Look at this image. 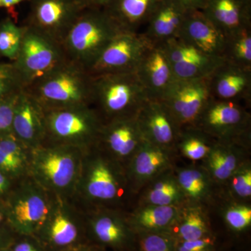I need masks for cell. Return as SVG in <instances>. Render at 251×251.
Wrapping results in <instances>:
<instances>
[{"mask_svg":"<svg viewBox=\"0 0 251 251\" xmlns=\"http://www.w3.org/2000/svg\"><path fill=\"white\" fill-rule=\"evenodd\" d=\"M85 211L87 241L105 251H135L136 234L128 211L98 208Z\"/></svg>","mask_w":251,"mask_h":251,"instance_id":"cell-11","label":"cell"},{"mask_svg":"<svg viewBox=\"0 0 251 251\" xmlns=\"http://www.w3.org/2000/svg\"><path fill=\"white\" fill-rule=\"evenodd\" d=\"M145 140L135 115L104 122L97 145L126 168Z\"/></svg>","mask_w":251,"mask_h":251,"instance_id":"cell-16","label":"cell"},{"mask_svg":"<svg viewBox=\"0 0 251 251\" xmlns=\"http://www.w3.org/2000/svg\"><path fill=\"white\" fill-rule=\"evenodd\" d=\"M176 80L206 78L224 59L203 53L178 38L163 43Z\"/></svg>","mask_w":251,"mask_h":251,"instance_id":"cell-17","label":"cell"},{"mask_svg":"<svg viewBox=\"0 0 251 251\" xmlns=\"http://www.w3.org/2000/svg\"><path fill=\"white\" fill-rule=\"evenodd\" d=\"M16 182L0 172V202H3Z\"/></svg>","mask_w":251,"mask_h":251,"instance_id":"cell-43","label":"cell"},{"mask_svg":"<svg viewBox=\"0 0 251 251\" xmlns=\"http://www.w3.org/2000/svg\"><path fill=\"white\" fill-rule=\"evenodd\" d=\"M19 94L0 99V136L12 133L15 105Z\"/></svg>","mask_w":251,"mask_h":251,"instance_id":"cell-39","label":"cell"},{"mask_svg":"<svg viewBox=\"0 0 251 251\" xmlns=\"http://www.w3.org/2000/svg\"><path fill=\"white\" fill-rule=\"evenodd\" d=\"M25 26L18 25L14 18L6 17L0 21V57L14 62L22 44Z\"/></svg>","mask_w":251,"mask_h":251,"instance_id":"cell-34","label":"cell"},{"mask_svg":"<svg viewBox=\"0 0 251 251\" xmlns=\"http://www.w3.org/2000/svg\"><path fill=\"white\" fill-rule=\"evenodd\" d=\"M168 233L176 242L196 240L213 234L204 205L186 202Z\"/></svg>","mask_w":251,"mask_h":251,"instance_id":"cell-29","label":"cell"},{"mask_svg":"<svg viewBox=\"0 0 251 251\" xmlns=\"http://www.w3.org/2000/svg\"><path fill=\"white\" fill-rule=\"evenodd\" d=\"M29 0H0V8L13 10L15 6Z\"/></svg>","mask_w":251,"mask_h":251,"instance_id":"cell-46","label":"cell"},{"mask_svg":"<svg viewBox=\"0 0 251 251\" xmlns=\"http://www.w3.org/2000/svg\"><path fill=\"white\" fill-rule=\"evenodd\" d=\"M181 206L136 205L133 210L127 213L128 222L135 234L141 232L168 233L179 215Z\"/></svg>","mask_w":251,"mask_h":251,"instance_id":"cell-26","label":"cell"},{"mask_svg":"<svg viewBox=\"0 0 251 251\" xmlns=\"http://www.w3.org/2000/svg\"><path fill=\"white\" fill-rule=\"evenodd\" d=\"M216 140L195 127L181 130L176 145V152L192 161H203Z\"/></svg>","mask_w":251,"mask_h":251,"instance_id":"cell-32","label":"cell"},{"mask_svg":"<svg viewBox=\"0 0 251 251\" xmlns=\"http://www.w3.org/2000/svg\"><path fill=\"white\" fill-rule=\"evenodd\" d=\"M176 153L175 150L144 141L126 166L127 178L135 197L158 175L174 169Z\"/></svg>","mask_w":251,"mask_h":251,"instance_id":"cell-15","label":"cell"},{"mask_svg":"<svg viewBox=\"0 0 251 251\" xmlns=\"http://www.w3.org/2000/svg\"><path fill=\"white\" fill-rule=\"evenodd\" d=\"M9 251H46L34 234H17L9 247Z\"/></svg>","mask_w":251,"mask_h":251,"instance_id":"cell-41","label":"cell"},{"mask_svg":"<svg viewBox=\"0 0 251 251\" xmlns=\"http://www.w3.org/2000/svg\"><path fill=\"white\" fill-rule=\"evenodd\" d=\"M225 185L229 196L238 201H248L251 197V163L249 159L242 163L231 175Z\"/></svg>","mask_w":251,"mask_h":251,"instance_id":"cell-35","label":"cell"},{"mask_svg":"<svg viewBox=\"0 0 251 251\" xmlns=\"http://www.w3.org/2000/svg\"><path fill=\"white\" fill-rule=\"evenodd\" d=\"M188 11L176 0H160L143 34L152 43H164L177 38Z\"/></svg>","mask_w":251,"mask_h":251,"instance_id":"cell-24","label":"cell"},{"mask_svg":"<svg viewBox=\"0 0 251 251\" xmlns=\"http://www.w3.org/2000/svg\"><path fill=\"white\" fill-rule=\"evenodd\" d=\"M134 197L125 166L98 145L84 151L72 198L82 210L109 208L128 211Z\"/></svg>","mask_w":251,"mask_h":251,"instance_id":"cell-1","label":"cell"},{"mask_svg":"<svg viewBox=\"0 0 251 251\" xmlns=\"http://www.w3.org/2000/svg\"><path fill=\"white\" fill-rule=\"evenodd\" d=\"M25 89L14 62H0V99L20 93Z\"/></svg>","mask_w":251,"mask_h":251,"instance_id":"cell-38","label":"cell"},{"mask_svg":"<svg viewBox=\"0 0 251 251\" xmlns=\"http://www.w3.org/2000/svg\"><path fill=\"white\" fill-rule=\"evenodd\" d=\"M6 225V215L3 203L0 202V227Z\"/></svg>","mask_w":251,"mask_h":251,"instance_id":"cell-48","label":"cell"},{"mask_svg":"<svg viewBox=\"0 0 251 251\" xmlns=\"http://www.w3.org/2000/svg\"><path fill=\"white\" fill-rule=\"evenodd\" d=\"M225 61L251 70V28L226 37Z\"/></svg>","mask_w":251,"mask_h":251,"instance_id":"cell-33","label":"cell"},{"mask_svg":"<svg viewBox=\"0 0 251 251\" xmlns=\"http://www.w3.org/2000/svg\"><path fill=\"white\" fill-rule=\"evenodd\" d=\"M174 169L158 175L138 193L136 205L182 206L187 202Z\"/></svg>","mask_w":251,"mask_h":251,"instance_id":"cell-27","label":"cell"},{"mask_svg":"<svg viewBox=\"0 0 251 251\" xmlns=\"http://www.w3.org/2000/svg\"><path fill=\"white\" fill-rule=\"evenodd\" d=\"M223 216L227 227L236 233L244 232L251 226V206L246 202H234L225 208Z\"/></svg>","mask_w":251,"mask_h":251,"instance_id":"cell-36","label":"cell"},{"mask_svg":"<svg viewBox=\"0 0 251 251\" xmlns=\"http://www.w3.org/2000/svg\"><path fill=\"white\" fill-rule=\"evenodd\" d=\"M25 26L22 44L14 61L25 89L67 60L62 44Z\"/></svg>","mask_w":251,"mask_h":251,"instance_id":"cell-10","label":"cell"},{"mask_svg":"<svg viewBox=\"0 0 251 251\" xmlns=\"http://www.w3.org/2000/svg\"><path fill=\"white\" fill-rule=\"evenodd\" d=\"M201 11L226 37L251 28V0H206Z\"/></svg>","mask_w":251,"mask_h":251,"instance_id":"cell-23","label":"cell"},{"mask_svg":"<svg viewBox=\"0 0 251 251\" xmlns=\"http://www.w3.org/2000/svg\"><path fill=\"white\" fill-rule=\"evenodd\" d=\"M250 146L236 143L216 141L203 160L202 166L216 184H224L247 158Z\"/></svg>","mask_w":251,"mask_h":251,"instance_id":"cell-25","label":"cell"},{"mask_svg":"<svg viewBox=\"0 0 251 251\" xmlns=\"http://www.w3.org/2000/svg\"><path fill=\"white\" fill-rule=\"evenodd\" d=\"M104 121L91 105L45 110L44 143L88 150L98 144Z\"/></svg>","mask_w":251,"mask_h":251,"instance_id":"cell-6","label":"cell"},{"mask_svg":"<svg viewBox=\"0 0 251 251\" xmlns=\"http://www.w3.org/2000/svg\"><path fill=\"white\" fill-rule=\"evenodd\" d=\"M194 127L216 141L251 145V113L237 102L211 99Z\"/></svg>","mask_w":251,"mask_h":251,"instance_id":"cell-9","label":"cell"},{"mask_svg":"<svg viewBox=\"0 0 251 251\" xmlns=\"http://www.w3.org/2000/svg\"><path fill=\"white\" fill-rule=\"evenodd\" d=\"M17 234L7 224L0 227V250L9 248Z\"/></svg>","mask_w":251,"mask_h":251,"instance_id":"cell-42","label":"cell"},{"mask_svg":"<svg viewBox=\"0 0 251 251\" xmlns=\"http://www.w3.org/2000/svg\"><path fill=\"white\" fill-rule=\"evenodd\" d=\"M53 196L29 175L17 180L2 202L6 224L16 234H35L48 215Z\"/></svg>","mask_w":251,"mask_h":251,"instance_id":"cell-8","label":"cell"},{"mask_svg":"<svg viewBox=\"0 0 251 251\" xmlns=\"http://www.w3.org/2000/svg\"><path fill=\"white\" fill-rule=\"evenodd\" d=\"M122 31L104 9H86L63 39L67 59L90 70L112 39Z\"/></svg>","mask_w":251,"mask_h":251,"instance_id":"cell-3","label":"cell"},{"mask_svg":"<svg viewBox=\"0 0 251 251\" xmlns=\"http://www.w3.org/2000/svg\"><path fill=\"white\" fill-rule=\"evenodd\" d=\"M25 25L62 44L63 39L85 9L77 0H29Z\"/></svg>","mask_w":251,"mask_h":251,"instance_id":"cell-12","label":"cell"},{"mask_svg":"<svg viewBox=\"0 0 251 251\" xmlns=\"http://www.w3.org/2000/svg\"><path fill=\"white\" fill-rule=\"evenodd\" d=\"M175 173L187 202L204 205L212 197L216 183L204 166L175 168Z\"/></svg>","mask_w":251,"mask_h":251,"instance_id":"cell-30","label":"cell"},{"mask_svg":"<svg viewBox=\"0 0 251 251\" xmlns=\"http://www.w3.org/2000/svg\"><path fill=\"white\" fill-rule=\"evenodd\" d=\"M137 120L146 141L176 151L181 129L161 101L148 99L138 112Z\"/></svg>","mask_w":251,"mask_h":251,"instance_id":"cell-19","label":"cell"},{"mask_svg":"<svg viewBox=\"0 0 251 251\" xmlns=\"http://www.w3.org/2000/svg\"><path fill=\"white\" fill-rule=\"evenodd\" d=\"M160 0H111L104 9L122 31L138 32Z\"/></svg>","mask_w":251,"mask_h":251,"instance_id":"cell-28","label":"cell"},{"mask_svg":"<svg viewBox=\"0 0 251 251\" xmlns=\"http://www.w3.org/2000/svg\"><path fill=\"white\" fill-rule=\"evenodd\" d=\"M151 43L143 33L122 31L105 48L89 73L99 75L135 72Z\"/></svg>","mask_w":251,"mask_h":251,"instance_id":"cell-14","label":"cell"},{"mask_svg":"<svg viewBox=\"0 0 251 251\" xmlns=\"http://www.w3.org/2000/svg\"><path fill=\"white\" fill-rule=\"evenodd\" d=\"M0 251H9V248H6V249H2V250H0Z\"/></svg>","mask_w":251,"mask_h":251,"instance_id":"cell-49","label":"cell"},{"mask_svg":"<svg viewBox=\"0 0 251 251\" xmlns=\"http://www.w3.org/2000/svg\"><path fill=\"white\" fill-rule=\"evenodd\" d=\"M35 235L46 251H67L88 242L85 211L72 198L54 195Z\"/></svg>","mask_w":251,"mask_h":251,"instance_id":"cell-7","label":"cell"},{"mask_svg":"<svg viewBox=\"0 0 251 251\" xmlns=\"http://www.w3.org/2000/svg\"><path fill=\"white\" fill-rule=\"evenodd\" d=\"M211 99L206 78L175 80L159 101L182 130L195 126Z\"/></svg>","mask_w":251,"mask_h":251,"instance_id":"cell-13","label":"cell"},{"mask_svg":"<svg viewBox=\"0 0 251 251\" xmlns=\"http://www.w3.org/2000/svg\"><path fill=\"white\" fill-rule=\"evenodd\" d=\"M84 151L74 147L44 143L31 150L29 175L52 194L72 198Z\"/></svg>","mask_w":251,"mask_h":251,"instance_id":"cell-2","label":"cell"},{"mask_svg":"<svg viewBox=\"0 0 251 251\" xmlns=\"http://www.w3.org/2000/svg\"><path fill=\"white\" fill-rule=\"evenodd\" d=\"M67 251H105L103 249H100L94 244L87 242L85 244L80 246V247L75 248V249H71Z\"/></svg>","mask_w":251,"mask_h":251,"instance_id":"cell-47","label":"cell"},{"mask_svg":"<svg viewBox=\"0 0 251 251\" xmlns=\"http://www.w3.org/2000/svg\"><path fill=\"white\" fill-rule=\"evenodd\" d=\"M31 149L13 133L0 136V172L17 181L29 175Z\"/></svg>","mask_w":251,"mask_h":251,"instance_id":"cell-31","label":"cell"},{"mask_svg":"<svg viewBox=\"0 0 251 251\" xmlns=\"http://www.w3.org/2000/svg\"><path fill=\"white\" fill-rule=\"evenodd\" d=\"M176 240L168 232L136 234L135 251H175Z\"/></svg>","mask_w":251,"mask_h":251,"instance_id":"cell-37","label":"cell"},{"mask_svg":"<svg viewBox=\"0 0 251 251\" xmlns=\"http://www.w3.org/2000/svg\"><path fill=\"white\" fill-rule=\"evenodd\" d=\"M84 9H104L111 0H77Z\"/></svg>","mask_w":251,"mask_h":251,"instance_id":"cell-44","label":"cell"},{"mask_svg":"<svg viewBox=\"0 0 251 251\" xmlns=\"http://www.w3.org/2000/svg\"><path fill=\"white\" fill-rule=\"evenodd\" d=\"M206 79L211 99L239 103L251 101V70L224 60Z\"/></svg>","mask_w":251,"mask_h":251,"instance_id":"cell-20","label":"cell"},{"mask_svg":"<svg viewBox=\"0 0 251 251\" xmlns=\"http://www.w3.org/2000/svg\"><path fill=\"white\" fill-rule=\"evenodd\" d=\"M12 133L31 150L45 141V110L25 89L15 105Z\"/></svg>","mask_w":251,"mask_h":251,"instance_id":"cell-21","label":"cell"},{"mask_svg":"<svg viewBox=\"0 0 251 251\" xmlns=\"http://www.w3.org/2000/svg\"><path fill=\"white\" fill-rule=\"evenodd\" d=\"M135 74L146 91L148 99L161 100L176 80L163 43H151L144 52Z\"/></svg>","mask_w":251,"mask_h":251,"instance_id":"cell-18","label":"cell"},{"mask_svg":"<svg viewBox=\"0 0 251 251\" xmlns=\"http://www.w3.org/2000/svg\"><path fill=\"white\" fill-rule=\"evenodd\" d=\"M92 76L91 105L104 122L135 116L149 99L135 72Z\"/></svg>","mask_w":251,"mask_h":251,"instance_id":"cell-5","label":"cell"},{"mask_svg":"<svg viewBox=\"0 0 251 251\" xmlns=\"http://www.w3.org/2000/svg\"><path fill=\"white\" fill-rule=\"evenodd\" d=\"M216 239L214 234L196 240L176 242L175 251H216Z\"/></svg>","mask_w":251,"mask_h":251,"instance_id":"cell-40","label":"cell"},{"mask_svg":"<svg viewBox=\"0 0 251 251\" xmlns=\"http://www.w3.org/2000/svg\"><path fill=\"white\" fill-rule=\"evenodd\" d=\"M177 38L203 53L223 58L226 37L199 10L188 11Z\"/></svg>","mask_w":251,"mask_h":251,"instance_id":"cell-22","label":"cell"},{"mask_svg":"<svg viewBox=\"0 0 251 251\" xmlns=\"http://www.w3.org/2000/svg\"><path fill=\"white\" fill-rule=\"evenodd\" d=\"M92 83L88 71L67 59L25 90L50 110L91 105Z\"/></svg>","mask_w":251,"mask_h":251,"instance_id":"cell-4","label":"cell"},{"mask_svg":"<svg viewBox=\"0 0 251 251\" xmlns=\"http://www.w3.org/2000/svg\"><path fill=\"white\" fill-rule=\"evenodd\" d=\"M188 11L199 10L202 11L205 6L206 0H176Z\"/></svg>","mask_w":251,"mask_h":251,"instance_id":"cell-45","label":"cell"}]
</instances>
